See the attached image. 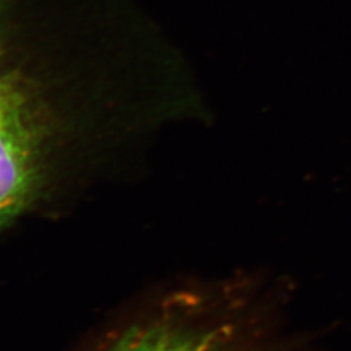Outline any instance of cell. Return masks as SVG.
Instances as JSON below:
<instances>
[{"mask_svg":"<svg viewBox=\"0 0 351 351\" xmlns=\"http://www.w3.org/2000/svg\"><path fill=\"white\" fill-rule=\"evenodd\" d=\"M26 129L23 101L11 86L0 80V133Z\"/></svg>","mask_w":351,"mask_h":351,"instance_id":"cell-3","label":"cell"},{"mask_svg":"<svg viewBox=\"0 0 351 351\" xmlns=\"http://www.w3.org/2000/svg\"><path fill=\"white\" fill-rule=\"evenodd\" d=\"M36 163L26 129L0 133V226L25 204L34 185Z\"/></svg>","mask_w":351,"mask_h":351,"instance_id":"cell-2","label":"cell"},{"mask_svg":"<svg viewBox=\"0 0 351 351\" xmlns=\"http://www.w3.org/2000/svg\"><path fill=\"white\" fill-rule=\"evenodd\" d=\"M269 319L242 289H221L195 313L130 328L101 351H282Z\"/></svg>","mask_w":351,"mask_h":351,"instance_id":"cell-1","label":"cell"}]
</instances>
